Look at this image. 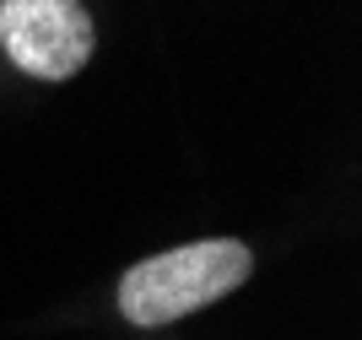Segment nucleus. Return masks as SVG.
Listing matches in <instances>:
<instances>
[{"label": "nucleus", "mask_w": 362, "mask_h": 340, "mask_svg": "<svg viewBox=\"0 0 362 340\" xmlns=\"http://www.w3.org/2000/svg\"><path fill=\"white\" fill-rule=\"evenodd\" d=\"M255 270V254L233 243V238H206V243H184L157 259H141L119 281V313L130 324H173L184 313L222 303L227 292H238Z\"/></svg>", "instance_id": "f257e3e1"}, {"label": "nucleus", "mask_w": 362, "mask_h": 340, "mask_svg": "<svg viewBox=\"0 0 362 340\" xmlns=\"http://www.w3.org/2000/svg\"><path fill=\"white\" fill-rule=\"evenodd\" d=\"M0 44L38 81H65L92 54V16L76 0H0Z\"/></svg>", "instance_id": "f03ea898"}]
</instances>
